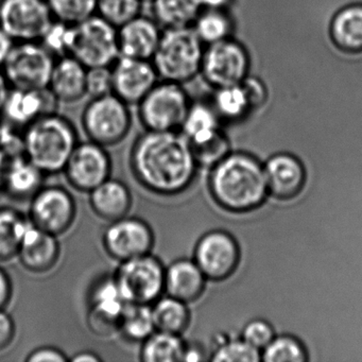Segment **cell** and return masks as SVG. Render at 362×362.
<instances>
[{"label":"cell","instance_id":"1","mask_svg":"<svg viewBox=\"0 0 362 362\" xmlns=\"http://www.w3.org/2000/svg\"><path fill=\"white\" fill-rule=\"evenodd\" d=\"M130 168L148 192L175 197L192 186L199 166L189 141L180 131L146 130L131 148Z\"/></svg>","mask_w":362,"mask_h":362},{"label":"cell","instance_id":"2","mask_svg":"<svg viewBox=\"0 0 362 362\" xmlns=\"http://www.w3.org/2000/svg\"><path fill=\"white\" fill-rule=\"evenodd\" d=\"M211 169L209 190L222 209L245 213L266 200L269 192L264 168L253 156L230 153Z\"/></svg>","mask_w":362,"mask_h":362},{"label":"cell","instance_id":"3","mask_svg":"<svg viewBox=\"0 0 362 362\" xmlns=\"http://www.w3.org/2000/svg\"><path fill=\"white\" fill-rule=\"evenodd\" d=\"M23 136L25 156L45 175L63 173L79 143L75 124L57 112L29 124Z\"/></svg>","mask_w":362,"mask_h":362},{"label":"cell","instance_id":"4","mask_svg":"<svg viewBox=\"0 0 362 362\" xmlns=\"http://www.w3.org/2000/svg\"><path fill=\"white\" fill-rule=\"evenodd\" d=\"M204 50L192 27L164 29L151 61L160 80L185 86L200 76Z\"/></svg>","mask_w":362,"mask_h":362},{"label":"cell","instance_id":"5","mask_svg":"<svg viewBox=\"0 0 362 362\" xmlns=\"http://www.w3.org/2000/svg\"><path fill=\"white\" fill-rule=\"evenodd\" d=\"M192 101L184 84L160 80L136 105L137 115L145 130L180 131Z\"/></svg>","mask_w":362,"mask_h":362},{"label":"cell","instance_id":"6","mask_svg":"<svg viewBox=\"0 0 362 362\" xmlns=\"http://www.w3.org/2000/svg\"><path fill=\"white\" fill-rule=\"evenodd\" d=\"M132 124L130 105L114 94L90 98L82 111V129L88 141L105 148L124 141Z\"/></svg>","mask_w":362,"mask_h":362},{"label":"cell","instance_id":"7","mask_svg":"<svg viewBox=\"0 0 362 362\" xmlns=\"http://www.w3.org/2000/svg\"><path fill=\"white\" fill-rule=\"evenodd\" d=\"M165 270L149 253L120 262L113 279L128 304L152 305L165 294Z\"/></svg>","mask_w":362,"mask_h":362},{"label":"cell","instance_id":"8","mask_svg":"<svg viewBox=\"0 0 362 362\" xmlns=\"http://www.w3.org/2000/svg\"><path fill=\"white\" fill-rule=\"evenodd\" d=\"M69 54L84 66H112L119 58L117 28L94 14L73 25Z\"/></svg>","mask_w":362,"mask_h":362},{"label":"cell","instance_id":"9","mask_svg":"<svg viewBox=\"0 0 362 362\" xmlns=\"http://www.w3.org/2000/svg\"><path fill=\"white\" fill-rule=\"evenodd\" d=\"M56 59L41 42H20L1 69L11 88L43 90L48 88Z\"/></svg>","mask_w":362,"mask_h":362},{"label":"cell","instance_id":"10","mask_svg":"<svg viewBox=\"0 0 362 362\" xmlns=\"http://www.w3.org/2000/svg\"><path fill=\"white\" fill-rule=\"evenodd\" d=\"M249 71V54L236 40L228 37L205 46L200 75L214 90L240 84Z\"/></svg>","mask_w":362,"mask_h":362},{"label":"cell","instance_id":"11","mask_svg":"<svg viewBox=\"0 0 362 362\" xmlns=\"http://www.w3.org/2000/svg\"><path fill=\"white\" fill-rule=\"evenodd\" d=\"M54 21L47 0H0V29L16 43L41 41Z\"/></svg>","mask_w":362,"mask_h":362},{"label":"cell","instance_id":"12","mask_svg":"<svg viewBox=\"0 0 362 362\" xmlns=\"http://www.w3.org/2000/svg\"><path fill=\"white\" fill-rule=\"evenodd\" d=\"M29 221L59 237L73 226L77 205L73 194L62 186H46L30 199Z\"/></svg>","mask_w":362,"mask_h":362},{"label":"cell","instance_id":"13","mask_svg":"<svg viewBox=\"0 0 362 362\" xmlns=\"http://www.w3.org/2000/svg\"><path fill=\"white\" fill-rule=\"evenodd\" d=\"M154 240L153 230L145 220L129 216L110 222L103 234L105 253L119 262L151 253Z\"/></svg>","mask_w":362,"mask_h":362},{"label":"cell","instance_id":"14","mask_svg":"<svg viewBox=\"0 0 362 362\" xmlns=\"http://www.w3.org/2000/svg\"><path fill=\"white\" fill-rule=\"evenodd\" d=\"M63 173L71 187L90 194L97 186L110 179L111 156L105 147L94 141L78 143Z\"/></svg>","mask_w":362,"mask_h":362},{"label":"cell","instance_id":"15","mask_svg":"<svg viewBox=\"0 0 362 362\" xmlns=\"http://www.w3.org/2000/svg\"><path fill=\"white\" fill-rule=\"evenodd\" d=\"M192 259L207 279L224 281L236 271L240 250L232 235L224 230H211L196 243Z\"/></svg>","mask_w":362,"mask_h":362},{"label":"cell","instance_id":"16","mask_svg":"<svg viewBox=\"0 0 362 362\" xmlns=\"http://www.w3.org/2000/svg\"><path fill=\"white\" fill-rule=\"evenodd\" d=\"M127 305L113 277L100 279L93 287L88 300V329L99 338H107L119 332Z\"/></svg>","mask_w":362,"mask_h":362},{"label":"cell","instance_id":"17","mask_svg":"<svg viewBox=\"0 0 362 362\" xmlns=\"http://www.w3.org/2000/svg\"><path fill=\"white\" fill-rule=\"evenodd\" d=\"M113 94L130 107L139 101L160 81L151 60L119 56L112 65Z\"/></svg>","mask_w":362,"mask_h":362},{"label":"cell","instance_id":"18","mask_svg":"<svg viewBox=\"0 0 362 362\" xmlns=\"http://www.w3.org/2000/svg\"><path fill=\"white\" fill-rule=\"evenodd\" d=\"M58 105L59 101L48 88L43 90L11 88L0 115L3 116L4 124L24 131L39 118L57 112Z\"/></svg>","mask_w":362,"mask_h":362},{"label":"cell","instance_id":"19","mask_svg":"<svg viewBox=\"0 0 362 362\" xmlns=\"http://www.w3.org/2000/svg\"><path fill=\"white\" fill-rule=\"evenodd\" d=\"M163 30L151 16L139 14L117 28L119 56L152 60Z\"/></svg>","mask_w":362,"mask_h":362},{"label":"cell","instance_id":"20","mask_svg":"<svg viewBox=\"0 0 362 362\" xmlns=\"http://www.w3.org/2000/svg\"><path fill=\"white\" fill-rule=\"evenodd\" d=\"M60 251L58 237L37 228L30 222L23 236L18 257L26 270L46 273L58 264Z\"/></svg>","mask_w":362,"mask_h":362},{"label":"cell","instance_id":"21","mask_svg":"<svg viewBox=\"0 0 362 362\" xmlns=\"http://www.w3.org/2000/svg\"><path fill=\"white\" fill-rule=\"evenodd\" d=\"M268 192L279 200L296 198L305 186L306 173L302 163L290 154L272 156L264 166Z\"/></svg>","mask_w":362,"mask_h":362},{"label":"cell","instance_id":"22","mask_svg":"<svg viewBox=\"0 0 362 362\" xmlns=\"http://www.w3.org/2000/svg\"><path fill=\"white\" fill-rule=\"evenodd\" d=\"M86 71L80 61L71 54L56 59L48 90L59 103H76L86 96Z\"/></svg>","mask_w":362,"mask_h":362},{"label":"cell","instance_id":"23","mask_svg":"<svg viewBox=\"0 0 362 362\" xmlns=\"http://www.w3.org/2000/svg\"><path fill=\"white\" fill-rule=\"evenodd\" d=\"M206 281L192 258H179L165 270V294L190 304L202 296Z\"/></svg>","mask_w":362,"mask_h":362},{"label":"cell","instance_id":"24","mask_svg":"<svg viewBox=\"0 0 362 362\" xmlns=\"http://www.w3.org/2000/svg\"><path fill=\"white\" fill-rule=\"evenodd\" d=\"M130 189L119 180L107 179L90 192L93 211L103 220L112 222L126 217L132 206Z\"/></svg>","mask_w":362,"mask_h":362},{"label":"cell","instance_id":"25","mask_svg":"<svg viewBox=\"0 0 362 362\" xmlns=\"http://www.w3.org/2000/svg\"><path fill=\"white\" fill-rule=\"evenodd\" d=\"M45 175L26 156L7 162L4 192L18 200L31 199L43 186Z\"/></svg>","mask_w":362,"mask_h":362},{"label":"cell","instance_id":"26","mask_svg":"<svg viewBox=\"0 0 362 362\" xmlns=\"http://www.w3.org/2000/svg\"><path fill=\"white\" fill-rule=\"evenodd\" d=\"M329 35L338 49L346 54L362 52V5H351L337 12Z\"/></svg>","mask_w":362,"mask_h":362},{"label":"cell","instance_id":"27","mask_svg":"<svg viewBox=\"0 0 362 362\" xmlns=\"http://www.w3.org/2000/svg\"><path fill=\"white\" fill-rule=\"evenodd\" d=\"M151 16L163 29L192 27L203 9L201 0H151Z\"/></svg>","mask_w":362,"mask_h":362},{"label":"cell","instance_id":"28","mask_svg":"<svg viewBox=\"0 0 362 362\" xmlns=\"http://www.w3.org/2000/svg\"><path fill=\"white\" fill-rule=\"evenodd\" d=\"M152 313L156 330L182 336L192 320L188 304L167 294L152 304Z\"/></svg>","mask_w":362,"mask_h":362},{"label":"cell","instance_id":"29","mask_svg":"<svg viewBox=\"0 0 362 362\" xmlns=\"http://www.w3.org/2000/svg\"><path fill=\"white\" fill-rule=\"evenodd\" d=\"M186 341L182 334L156 330L141 342L139 359L144 362H179L183 359Z\"/></svg>","mask_w":362,"mask_h":362},{"label":"cell","instance_id":"30","mask_svg":"<svg viewBox=\"0 0 362 362\" xmlns=\"http://www.w3.org/2000/svg\"><path fill=\"white\" fill-rule=\"evenodd\" d=\"M29 219L12 207H0V262L18 257Z\"/></svg>","mask_w":362,"mask_h":362},{"label":"cell","instance_id":"31","mask_svg":"<svg viewBox=\"0 0 362 362\" xmlns=\"http://www.w3.org/2000/svg\"><path fill=\"white\" fill-rule=\"evenodd\" d=\"M217 113L213 105L203 101H192L180 132L190 144L206 139L219 129Z\"/></svg>","mask_w":362,"mask_h":362},{"label":"cell","instance_id":"32","mask_svg":"<svg viewBox=\"0 0 362 362\" xmlns=\"http://www.w3.org/2000/svg\"><path fill=\"white\" fill-rule=\"evenodd\" d=\"M192 28L201 42L207 46L232 37L234 27L226 9L203 7Z\"/></svg>","mask_w":362,"mask_h":362},{"label":"cell","instance_id":"33","mask_svg":"<svg viewBox=\"0 0 362 362\" xmlns=\"http://www.w3.org/2000/svg\"><path fill=\"white\" fill-rule=\"evenodd\" d=\"M156 330L152 305H127L119 330L127 340L141 343Z\"/></svg>","mask_w":362,"mask_h":362},{"label":"cell","instance_id":"34","mask_svg":"<svg viewBox=\"0 0 362 362\" xmlns=\"http://www.w3.org/2000/svg\"><path fill=\"white\" fill-rule=\"evenodd\" d=\"M211 105L218 117L230 120L243 117L252 109L241 83L216 88Z\"/></svg>","mask_w":362,"mask_h":362},{"label":"cell","instance_id":"35","mask_svg":"<svg viewBox=\"0 0 362 362\" xmlns=\"http://www.w3.org/2000/svg\"><path fill=\"white\" fill-rule=\"evenodd\" d=\"M190 147L198 166L205 168H211L230 154L228 137L220 129L206 139L190 144Z\"/></svg>","mask_w":362,"mask_h":362},{"label":"cell","instance_id":"36","mask_svg":"<svg viewBox=\"0 0 362 362\" xmlns=\"http://www.w3.org/2000/svg\"><path fill=\"white\" fill-rule=\"evenodd\" d=\"M143 0H97L96 14L116 28L143 13Z\"/></svg>","mask_w":362,"mask_h":362},{"label":"cell","instance_id":"37","mask_svg":"<svg viewBox=\"0 0 362 362\" xmlns=\"http://www.w3.org/2000/svg\"><path fill=\"white\" fill-rule=\"evenodd\" d=\"M262 360L266 362H305L308 360L304 345L293 337H274L262 349Z\"/></svg>","mask_w":362,"mask_h":362},{"label":"cell","instance_id":"38","mask_svg":"<svg viewBox=\"0 0 362 362\" xmlns=\"http://www.w3.org/2000/svg\"><path fill=\"white\" fill-rule=\"evenodd\" d=\"M209 359L215 362H258L262 360V354L259 349L243 339L228 340L219 338Z\"/></svg>","mask_w":362,"mask_h":362},{"label":"cell","instance_id":"39","mask_svg":"<svg viewBox=\"0 0 362 362\" xmlns=\"http://www.w3.org/2000/svg\"><path fill=\"white\" fill-rule=\"evenodd\" d=\"M54 20L76 25L96 14L97 0H47Z\"/></svg>","mask_w":362,"mask_h":362},{"label":"cell","instance_id":"40","mask_svg":"<svg viewBox=\"0 0 362 362\" xmlns=\"http://www.w3.org/2000/svg\"><path fill=\"white\" fill-rule=\"evenodd\" d=\"M71 31H73V25L54 20L40 42L56 58H60V57L69 54Z\"/></svg>","mask_w":362,"mask_h":362},{"label":"cell","instance_id":"41","mask_svg":"<svg viewBox=\"0 0 362 362\" xmlns=\"http://www.w3.org/2000/svg\"><path fill=\"white\" fill-rule=\"evenodd\" d=\"M113 94L112 66L88 67L86 71V96L90 98Z\"/></svg>","mask_w":362,"mask_h":362},{"label":"cell","instance_id":"42","mask_svg":"<svg viewBox=\"0 0 362 362\" xmlns=\"http://www.w3.org/2000/svg\"><path fill=\"white\" fill-rule=\"evenodd\" d=\"M274 337L272 326L264 320H254L243 329V340L259 351H262Z\"/></svg>","mask_w":362,"mask_h":362},{"label":"cell","instance_id":"43","mask_svg":"<svg viewBox=\"0 0 362 362\" xmlns=\"http://www.w3.org/2000/svg\"><path fill=\"white\" fill-rule=\"evenodd\" d=\"M241 86L247 94L252 109H257L264 105L268 99V90L262 80L247 76L241 82Z\"/></svg>","mask_w":362,"mask_h":362},{"label":"cell","instance_id":"44","mask_svg":"<svg viewBox=\"0 0 362 362\" xmlns=\"http://www.w3.org/2000/svg\"><path fill=\"white\" fill-rule=\"evenodd\" d=\"M16 326L13 317L6 311L0 309V351L8 349L16 338Z\"/></svg>","mask_w":362,"mask_h":362},{"label":"cell","instance_id":"45","mask_svg":"<svg viewBox=\"0 0 362 362\" xmlns=\"http://www.w3.org/2000/svg\"><path fill=\"white\" fill-rule=\"evenodd\" d=\"M27 362H67L69 358L66 357L65 353H63L57 347L43 346L37 347L35 351L29 354L26 358Z\"/></svg>","mask_w":362,"mask_h":362},{"label":"cell","instance_id":"46","mask_svg":"<svg viewBox=\"0 0 362 362\" xmlns=\"http://www.w3.org/2000/svg\"><path fill=\"white\" fill-rule=\"evenodd\" d=\"M13 294V286L9 274L0 268V309H6Z\"/></svg>","mask_w":362,"mask_h":362},{"label":"cell","instance_id":"47","mask_svg":"<svg viewBox=\"0 0 362 362\" xmlns=\"http://www.w3.org/2000/svg\"><path fill=\"white\" fill-rule=\"evenodd\" d=\"M205 359H206V354L204 353L200 345L189 344V343L186 342L185 351H184L182 361L197 362L203 361Z\"/></svg>","mask_w":362,"mask_h":362},{"label":"cell","instance_id":"48","mask_svg":"<svg viewBox=\"0 0 362 362\" xmlns=\"http://www.w3.org/2000/svg\"><path fill=\"white\" fill-rule=\"evenodd\" d=\"M14 44H16V42L5 31L0 29V67L3 66L5 61L7 60Z\"/></svg>","mask_w":362,"mask_h":362},{"label":"cell","instance_id":"49","mask_svg":"<svg viewBox=\"0 0 362 362\" xmlns=\"http://www.w3.org/2000/svg\"><path fill=\"white\" fill-rule=\"evenodd\" d=\"M11 86L4 74L3 69L0 67V112L3 110L4 105H5L6 99H7L8 94H9Z\"/></svg>","mask_w":362,"mask_h":362},{"label":"cell","instance_id":"50","mask_svg":"<svg viewBox=\"0 0 362 362\" xmlns=\"http://www.w3.org/2000/svg\"><path fill=\"white\" fill-rule=\"evenodd\" d=\"M69 361L73 362H101L103 359L97 354L93 351H81L69 358Z\"/></svg>","mask_w":362,"mask_h":362},{"label":"cell","instance_id":"51","mask_svg":"<svg viewBox=\"0 0 362 362\" xmlns=\"http://www.w3.org/2000/svg\"><path fill=\"white\" fill-rule=\"evenodd\" d=\"M204 8H217V9H226L230 0H201Z\"/></svg>","mask_w":362,"mask_h":362},{"label":"cell","instance_id":"52","mask_svg":"<svg viewBox=\"0 0 362 362\" xmlns=\"http://www.w3.org/2000/svg\"><path fill=\"white\" fill-rule=\"evenodd\" d=\"M7 162V158L0 153V192H3L4 188H5V173Z\"/></svg>","mask_w":362,"mask_h":362},{"label":"cell","instance_id":"53","mask_svg":"<svg viewBox=\"0 0 362 362\" xmlns=\"http://www.w3.org/2000/svg\"><path fill=\"white\" fill-rule=\"evenodd\" d=\"M144 3H150L151 0H143Z\"/></svg>","mask_w":362,"mask_h":362},{"label":"cell","instance_id":"54","mask_svg":"<svg viewBox=\"0 0 362 362\" xmlns=\"http://www.w3.org/2000/svg\"><path fill=\"white\" fill-rule=\"evenodd\" d=\"M1 129H3V126L0 124V135H1Z\"/></svg>","mask_w":362,"mask_h":362}]
</instances>
